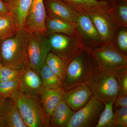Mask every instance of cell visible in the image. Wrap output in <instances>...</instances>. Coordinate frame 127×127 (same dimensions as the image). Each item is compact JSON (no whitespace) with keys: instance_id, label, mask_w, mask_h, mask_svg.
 <instances>
[{"instance_id":"cell-1","label":"cell","mask_w":127,"mask_h":127,"mask_svg":"<svg viewBox=\"0 0 127 127\" xmlns=\"http://www.w3.org/2000/svg\"><path fill=\"white\" fill-rule=\"evenodd\" d=\"M30 32L20 29L0 43V60L2 66L22 69L28 64L27 48Z\"/></svg>"},{"instance_id":"cell-2","label":"cell","mask_w":127,"mask_h":127,"mask_svg":"<svg viewBox=\"0 0 127 127\" xmlns=\"http://www.w3.org/2000/svg\"><path fill=\"white\" fill-rule=\"evenodd\" d=\"M97 66L87 50L80 48L66 64L63 81L64 91L84 84Z\"/></svg>"},{"instance_id":"cell-3","label":"cell","mask_w":127,"mask_h":127,"mask_svg":"<svg viewBox=\"0 0 127 127\" xmlns=\"http://www.w3.org/2000/svg\"><path fill=\"white\" fill-rule=\"evenodd\" d=\"M85 84L92 96L103 102H114L118 94V86L114 73L98 68Z\"/></svg>"},{"instance_id":"cell-4","label":"cell","mask_w":127,"mask_h":127,"mask_svg":"<svg viewBox=\"0 0 127 127\" xmlns=\"http://www.w3.org/2000/svg\"><path fill=\"white\" fill-rule=\"evenodd\" d=\"M11 97L16 101L27 127H51L50 119L41 106L39 97L29 96L18 90Z\"/></svg>"},{"instance_id":"cell-5","label":"cell","mask_w":127,"mask_h":127,"mask_svg":"<svg viewBox=\"0 0 127 127\" xmlns=\"http://www.w3.org/2000/svg\"><path fill=\"white\" fill-rule=\"evenodd\" d=\"M86 50L98 68L114 72L127 67V56L119 52L113 43Z\"/></svg>"},{"instance_id":"cell-6","label":"cell","mask_w":127,"mask_h":127,"mask_svg":"<svg viewBox=\"0 0 127 127\" xmlns=\"http://www.w3.org/2000/svg\"><path fill=\"white\" fill-rule=\"evenodd\" d=\"M50 52L49 39L45 34L30 32L27 48V61L30 68L39 74Z\"/></svg>"},{"instance_id":"cell-7","label":"cell","mask_w":127,"mask_h":127,"mask_svg":"<svg viewBox=\"0 0 127 127\" xmlns=\"http://www.w3.org/2000/svg\"><path fill=\"white\" fill-rule=\"evenodd\" d=\"M104 103L92 96L85 106L75 112L66 127H95Z\"/></svg>"},{"instance_id":"cell-8","label":"cell","mask_w":127,"mask_h":127,"mask_svg":"<svg viewBox=\"0 0 127 127\" xmlns=\"http://www.w3.org/2000/svg\"><path fill=\"white\" fill-rule=\"evenodd\" d=\"M48 37L51 52L60 57L66 64L79 49L83 48L79 41L65 34L55 33Z\"/></svg>"},{"instance_id":"cell-9","label":"cell","mask_w":127,"mask_h":127,"mask_svg":"<svg viewBox=\"0 0 127 127\" xmlns=\"http://www.w3.org/2000/svg\"><path fill=\"white\" fill-rule=\"evenodd\" d=\"M109 10L87 13L91 18L103 44L113 43L120 26L115 21Z\"/></svg>"},{"instance_id":"cell-10","label":"cell","mask_w":127,"mask_h":127,"mask_svg":"<svg viewBox=\"0 0 127 127\" xmlns=\"http://www.w3.org/2000/svg\"><path fill=\"white\" fill-rule=\"evenodd\" d=\"M74 24L83 48L88 50L103 44L88 14L86 13L78 14L77 20Z\"/></svg>"},{"instance_id":"cell-11","label":"cell","mask_w":127,"mask_h":127,"mask_svg":"<svg viewBox=\"0 0 127 127\" xmlns=\"http://www.w3.org/2000/svg\"><path fill=\"white\" fill-rule=\"evenodd\" d=\"M46 17L43 0H32L24 23V28L30 32L45 34Z\"/></svg>"},{"instance_id":"cell-12","label":"cell","mask_w":127,"mask_h":127,"mask_svg":"<svg viewBox=\"0 0 127 127\" xmlns=\"http://www.w3.org/2000/svg\"><path fill=\"white\" fill-rule=\"evenodd\" d=\"M18 81V90L29 96L39 97L43 87L41 79L39 74L30 68L28 64L22 70Z\"/></svg>"},{"instance_id":"cell-13","label":"cell","mask_w":127,"mask_h":127,"mask_svg":"<svg viewBox=\"0 0 127 127\" xmlns=\"http://www.w3.org/2000/svg\"><path fill=\"white\" fill-rule=\"evenodd\" d=\"M92 96L88 87L83 84L64 91L63 100L73 111L76 112L85 106Z\"/></svg>"},{"instance_id":"cell-14","label":"cell","mask_w":127,"mask_h":127,"mask_svg":"<svg viewBox=\"0 0 127 127\" xmlns=\"http://www.w3.org/2000/svg\"><path fill=\"white\" fill-rule=\"evenodd\" d=\"M47 15L75 23L78 13L61 0H43Z\"/></svg>"},{"instance_id":"cell-15","label":"cell","mask_w":127,"mask_h":127,"mask_svg":"<svg viewBox=\"0 0 127 127\" xmlns=\"http://www.w3.org/2000/svg\"><path fill=\"white\" fill-rule=\"evenodd\" d=\"M45 28V34L47 36L55 33L65 34L81 42L74 23L46 15Z\"/></svg>"},{"instance_id":"cell-16","label":"cell","mask_w":127,"mask_h":127,"mask_svg":"<svg viewBox=\"0 0 127 127\" xmlns=\"http://www.w3.org/2000/svg\"><path fill=\"white\" fill-rule=\"evenodd\" d=\"M78 13L89 12L109 10L110 2L105 0H61Z\"/></svg>"},{"instance_id":"cell-17","label":"cell","mask_w":127,"mask_h":127,"mask_svg":"<svg viewBox=\"0 0 127 127\" xmlns=\"http://www.w3.org/2000/svg\"><path fill=\"white\" fill-rule=\"evenodd\" d=\"M64 92L63 89H51L43 87L41 89L39 101L49 119L55 108L62 100Z\"/></svg>"},{"instance_id":"cell-18","label":"cell","mask_w":127,"mask_h":127,"mask_svg":"<svg viewBox=\"0 0 127 127\" xmlns=\"http://www.w3.org/2000/svg\"><path fill=\"white\" fill-rule=\"evenodd\" d=\"M4 107L7 127H27L14 98L11 97L5 98Z\"/></svg>"},{"instance_id":"cell-19","label":"cell","mask_w":127,"mask_h":127,"mask_svg":"<svg viewBox=\"0 0 127 127\" xmlns=\"http://www.w3.org/2000/svg\"><path fill=\"white\" fill-rule=\"evenodd\" d=\"M74 112L62 99L50 117L51 127H66Z\"/></svg>"},{"instance_id":"cell-20","label":"cell","mask_w":127,"mask_h":127,"mask_svg":"<svg viewBox=\"0 0 127 127\" xmlns=\"http://www.w3.org/2000/svg\"><path fill=\"white\" fill-rule=\"evenodd\" d=\"M16 21L10 14L0 15V43L20 30Z\"/></svg>"},{"instance_id":"cell-21","label":"cell","mask_w":127,"mask_h":127,"mask_svg":"<svg viewBox=\"0 0 127 127\" xmlns=\"http://www.w3.org/2000/svg\"><path fill=\"white\" fill-rule=\"evenodd\" d=\"M32 0H17L10 8V13L16 21L20 29L24 28V23Z\"/></svg>"},{"instance_id":"cell-22","label":"cell","mask_w":127,"mask_h":127,"mask_svg":"<svg viewBox=\"0 0 127 127\" xmlns=\"http://www.w3.org/2000/svg\"><path fill=\"white\" fill-rule=\"evenodd\" d=\"M42 86L51 89H63L62 80L54 73L45 64L39 72Z\"/></svg>"},{"instance_id":"cell-23","label":"cell","mask_w":127,"mask_h":127,"mask_svg":"<svg viewBox=\"0 0 127 127\" xmlns=\"http://www.w3.org/2000/svg\"><path fill=\"white\" fill-rule=\"evenodd\" d=\"M109 12L120 27H127V1L119 0L111 2Z\"/></svg>"},{"instance_id":"cell-24","label":"cell","mask_w":127,"mask_h":127,"mask_svg":"<svg viewBox=\"0 0 127 127\" xmlns=\"http://www.w3.org/2000/svg\"><path fill=\"white\" fill-rule=\"evenodd\" d=\"M45 64L53 72L63 81L66 64L60 57L50 52L47 55Z\"/></svg>"},{"instance_id":"cell-25","label":"cell","mask_w":127,"mask_h":127,"mask_svg":"<svg viewBox=\"0 0 127 127\" xmlns=\"http://www.w3.org/2000/svg\"><path fill=\"white\" fill-rule=\"evenodd\" d=\"M113 102L104 103V109L100 114L95 127H115L116 119Z\"/></svg>"},{"instance_id":"cell-26","label":"cell","mask_w":127,"mask_h":127,"mask_svg":"<svg viewBox=\"0 0 127 127\" xmlns=\"http://www.w3.org/2000/svg\"><path fill=\"white\" fill-rule=\"evenodd\" d=\"M113 43L119 52L127 56V27L119 28Z\"/></svg>"},{"instance_id":"cell-27","label":"cell","mask_w":127,"mask_h":127,"mask_svg":"<svg viewBox=\"0 0 127 127\" xmlns=\"http://www.w3.org/2000/svg\"><path fill=\"white\" fill-rule=\"evenodd\" d=\"M19 89L18 79L0 82V97H11Z\"/></svg>"},{"instance_id":"cell-28","label":"cell","mask_w":127,"mask_h":127,"mask_svg":"<svg viewBox=\"0 0 127 127\" xmlns=\"http://www.w3.org/2000/svg\"><path fill=\"white\" fill-rule=\"evenodd\" d=\"M114 73L118 84V95L127 96V67Z\"/></svg>"},{"instance_id":"cell-29","label":"cell","mask_w":127,"mask_h":127,"mask_svg":"<svg viewBox=\"0 0 127 127\" xmlns=\"http://www.w3.org/2000/svg\"><path fill=\"white\" fill-rule=\"evenodd\" d=\"M22 69L2 66L0 70V82L18 79Z\"/></svg>"},{"instance_id":"cell-30","label":"cell","mask_w":127,"mask_h":127,"mask_svg":"<svg viewBox=\"0 0 127 127\" xmlns=\"http://www.w3.org/2000/svg\"><path fill=\"white\" fill-rule=\"evenodd\" d=\"M116 127H127V106L122 107L115 110Z\"/></svg>"},{"instance_id":"cell-31","label":"cell","mask_w":127,"mask_h":127,"mask_svg":"<svg viewBox=\"0 0 127 127\" xmlns=\"http://www.w3.org/2000/svg\"><path fill=\"white\" fill-rule=\"evenodd\" d=\"M127 106V96L118 95L116 100L114 102V111L122 107Z\"/></svg>"},{"instance_id":"cell-32","label":"cell","mask_w":127,"mask_h":127,"mask_svg":"<svg viewBox=\"0 0 127 127\" xmlns=\"http://www.w3.org/2000/svg\"><path fill=\"white\" fill-rule=\"evenodd\" d=\"M4 100V98L0 97V127H7L5 115Z\"/></svg>"},{"instance_id":"cell-33","label":"cell","mask_w":127,"mask_h":127,"mask_svg":"<svg viewBox=\"0 0 127 127\" xmlns=\"http://www.w3.org/2000/svg\"><path fill=\"white\" fill-rule=\"evenodd\" d=\"M9 6L2 0H0V15H3L10 13Z\"/></svg>"},{"instance_id":"cell-34","label":"cell","mask_w":127,"mask_h":127,"mask_svg":"<svg viewBox=\"0 0 127 127\" xmlns=\"http://www.w3.org/2000/svg\"><path fill=\"white\" fill-rule=\"evenodd\" d=\"M2 0L9 6L10 9L11 7H12L15 4L17 0Z\"/></svg>"},{"instance_id":"cell-35","label":"cell","mask_w":127,"mask_h":127,"mask_svg":"<svg viewBox=\"0 0 127 127\" xmlns=\"http://www.w3.org/2000/svg\"><path fill=\"white\" fill-rule=\"evenodd\" d=\"M105 0L107 1H108V2H110V3L113 1H119V0H124V1H127V0Z\"/></svg>"},{"instance_id":"cell-36","label":"cell","mask_w":127,"mask_h":127,"mask_svg":"<svg viewBox=\"0 0 127 127\" xmlns=\"http://www.w3.org/2000/svg\"><path fill=\"white\" fill-rule=\"evenodd\" d=\"M2 67V65H1V63L0 60V70L1 68Z\"/></svg>"},{"instance_id":"cell-37","label":"cell","mask_w":127,"mask_h":127,"mask_svg":"<svg viewBox=\"0 0 127 127\" xmlns=\"http://www.w3.org/2000/svg\"></svg>"}]
</instances>
